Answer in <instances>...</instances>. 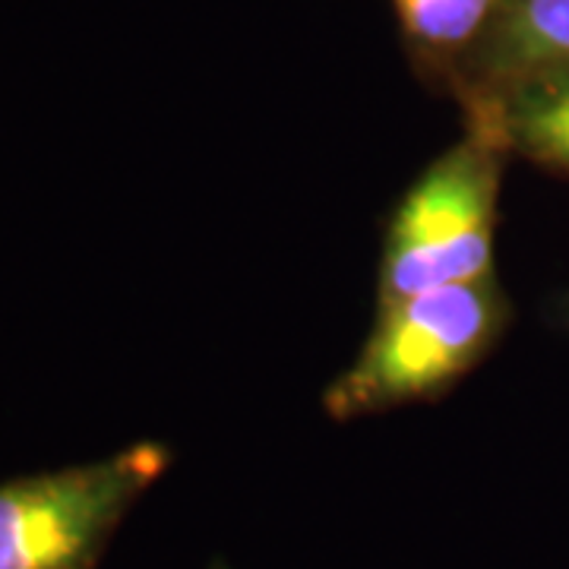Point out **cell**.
<instances>
[{"label": "cell", "instance_id": "obj_4", "mask_svg": "<svg viewBox=\"0 0 569 569\" xmlns=\"http://www.w3.org/2000/svg\"><path fill=\"white\" fill-rule=\"evenodd\" d=\"M553 67H569V0H503L447 86L468 102Z\"/></svg>", "mask_w": 569, "mask_h": 569}, {"label": "cell", "instance_id": "obj_3", "mask_svg": "<svg viewBox=\"0 0 569 569\" xmlns=\"http://www.w3.org/2000/svg\"><path fill=\"white\" fill-rule=\"evenodd\" d=\"M168 468V449L137 443L99 462L0 485V569H96L130 507Z\"/></svg>", "mask_w": 569, "mask_h": 569}, {"label": "cell", "instance_id": "obj_6", "mask_svg": "<svg viewBox=\"0 0 569 569\" xmlns=\"http://www.w3.org/2000/svg\"><path fill=\"white\" fill-rule=\"evenodd\" d=\"M503 0H392L415 61L447 86L475 51Z\"/></svg>", "mask_w": 569, "mask_h": 569}, {"label": "cell", "instance_id": "obj_5", "mask_svg": "<svg viewBox=\"0 0 569 569\" xmlns=\"http://www.w3.org/2000/svg\"><path fill=\"white\" fill-rule=\"evenodd\" d=\"M468 130L507 156L569 178V67L541 70L462 102Z\"/></svg>", "mask_w": 569, "mask_h": 569}, {"label": "cell", "instance_id": "obj_1", "mask_svg": "<svg viewBox=\"0 0 569 569\" xmlns=\"http://www.w3.org/2000/svg\"><path fill=\"white\" fill-rule=\"evenodd\" d=\"M507 323L509 301L493 276L380 305L361 355L326 389V411L348 421L430 402L488 358Z\"/></svg>", "mask_w": 569, "mask_h": 569}, {"label": "cell", "instance_id": "obj_2", "mask_svg": "<svg viewBox=\"0 0 569 569\" xmlns=\"http://www.w3.org/2000/svg\"><path fill=\"white\" fill-rule=\"evenodd\" d=\"M488 137L466 130L396 206L380 257V305L493 276L503 162Z\"/></svg>", "mask_w": 569, "mask_h": 569}]
</instances>
